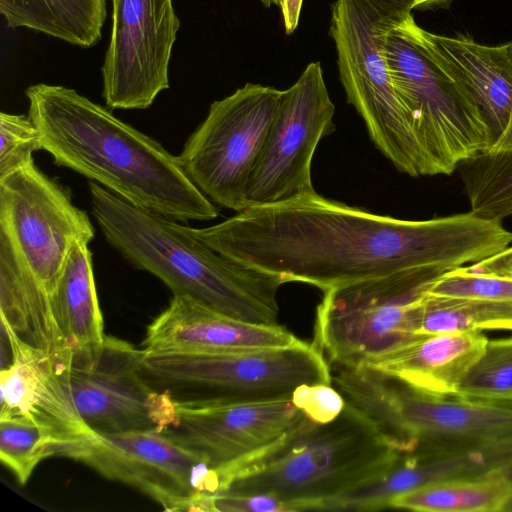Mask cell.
I'll list each match as a JSON object with an SVG mask.
<instances>
[{
    "mask_svg": "<svg viewBox=\"0 0 512 512\" xmlns=\"http://www.w3.org/2000/svg\"><path fill=\"white\" fill-rule=\"evenodd\" d=\"M487 341L478 331L420 334L359 366L390 374L431 396H457L464 376Z\"/></svg>",
    "mask_w": 512,
    "mask_h": 512,
    "instance_id": "obj_20",
    "label": "cell"
},
{
    "mask_svg": "<svg viewBox=\"0 0 512 512\" xmlns=\"http://www.w3.org/2000/svg\"><path fill=\"white\" fill-rule=\"evenodd\" d=\"M335 106L319 62L283 90L279 109L245 193V208L315 193L311 163L320 140L334 131Z\"/></svg>",
    "mask_w": 512,
    "mask_h": 512,
    "instance_id": "obj_13",
    "label": "cell"
},
{
    "mask_svg": "<svg viewBox=\"0 0 512 512\" xmlns=\"http://www.w3.org/2000/svg\"><path fill=\"white\" fill-rule=\"evenodd\" d=\"M303 0H281V15L284 29L287 34H291L296 29Z\"/></svg>",
    "mask_w": 512,
    "mask_h": 512,
    "instance_id": "obj_32",
    "label": "cell"
},
{
    "mask_svg": "<svg viewBox=\"0 0 512 512\" xmlns=\"http://www.w3.org/2000/svg\"><path fill=\"white\" fill-rule=\"evenodd\" d=\"M176 407V422L164 433L212 467L222 487L237 467L269 448L305 417L291 400L176 402Z\"/></svg>",
    "mask_w": 512,
    "mask_h": 512,
    "instance_id": "obj_16",
    "label": "cell"
},
{
    "mask_svg": "<svg viewBox=\"0 0 512 512\" xmlns=\"http://www.w3.org/2000/svg\"><path fill=\"white\" fill-rule=\"evenodd\" d=\"M0 227L49 294L71 248L89 244L94 226L68 190L26 163L0 177Z\"/></svg>",
    "mask_w": 512,
    "mask_h": 512,
    "instance_id": "obj_14",
    "label": "cell"
},
{
    "mask_svg": "<svg viewBox=\"0 0 512 512\" xmlns=\"http://www.w3.org/2000/svg\"><path fill=\"white\" fill-rule=\"evenodd\" d=\"M179 28L172 0H112L111 35L101 68L108 107L146 109L169 88Z\"/></svg>",
    "mask_w": 512,
    "mask_h": 512,
    "instance_id": "obj_15",
    "label": "cell"
},
{
    "mask_svg": "<svg viewBox=\"0 0 512 512\" xmlns=\"http://www.w3.org/2000/svg\"><path fill=\"white\" fill-rule=\"evenodd\" d=\"M291 401L318 424L335 420L346 404L342 395L328 384H302L293 391Z\"/></svg>",
    "mask_w": 512,
    "mask_h": 512,
    "instance_id": "obj_30",
    "label": "cell"
},
{
    "mask_svg": "<svg viewBox=\"0 0 512 512\" xmlns=\"http://www.w3.org/2000/svg\"><path fill=\"white\" fill-rule=\"evenodd\" d=\"M42 149L140 208L167 218L212 220L218 210L178 156L74 89L39 83L25 91Z\"/></svg>",
    "mask_w": 512,
    "mask_h": 512,
    "instance_id": "obj_2",
    "label": "cell"
},
{
    "mask_svg": "<svg viewBox=\"0 0 512 512\" xmlns=\"http://www.w3.org/2000/svg\"><path fill=\"white\" fill-rule=\"evenodd\" d=\"M445 271L414 267L323 291L312 344L331 366L355 367L417 338L422 300Z\"/></svg>",
    "mask_w": 512,
    "mask_h": 512,
    "instance_id": "obj_9",
    "label": "cell"
},
{
    "mask_svg": "<svg viewBox=\"0 0 512 512\" xmlns=\"http://www.w3.org/2000/svg\"><path fill=\"white\" fill-rule=\"evenodd\" d=\"M0 307L1 327L58 362L70 364L72 349L56 323L47 291L1 227Z\"/></svg>",
    "mask_w": 512,
    "mask_h": 512,
    "instance_id": "obj_21",
    "label": "cell"
},
{
    "mask_svg": "<svg viewBox=\"0 0 512 512\" xmlns=\"http://www.w3.org/2000/svg\"><path fill=\"white\" fill-rule=\"evenodd\" d=\"M457 396L512 400V337L487 341L464 376Z\"/></svg>",
    "mask_w": 512,
    "mask_h": 512,
    "instance_id": "obj_27",
    "label": "cell"
},
{
    "mask_svg": "<svg viewBox=\"0 0 512 512\" xmlns=\"http://www.w3.org/2000/svg\"><path fill=\"white\" fill-rule=\"evenodd\" d=\"M260 2L266 7L271 8L272 6H278L281 5V0H260Z\"/></svg>",
    "mask_w": 512,
    "mask_h": 512,
    "instance_id": "obj_34",
    "label": "cell"
},
{
    "mask_svg": "<svg viewBox=\"0 0 512 512\" xmlns=\"http://www.w3.org/2000/svg\"><path fill=\"white\" fill-rule=\"evenodd\" d=\"M92 214L107 242L136 268L159 278L223 316L278 325L283 280L227 258L187 233L173 219L140 208L89 182Z\"/></svg>",
    "mask_w": 512,
    "mask_h": 512,
    "instance_id": "obj_3",
    "label": "cell"
},
{
    "mask_svg": "<svg viewBox=\"0 0 512 512\" xmlns=\"http://www.w3.org/2000/svg\"><path fill=\"white\" fill-rule=\"evenodd\" d=\"M304 343L286 328L258 325L218 314L186 297L169 306L147 327V351H238L293 347Z\"/></svg>",
    "mask_w": 512,
    "mask_h": 512,
    "instance_id": "obj_18",
    "label": "cell"
},
{
    "mask_svg": "<svg viewBox=\"0 0 512 512\" xmlns=\"http://www.w3.org/2000/svg\"><path fill=\"white\" fill-rule=\"evenodd\" d=\"M384 53L432 176L489 151L492 134L481 108L412 15L387 34Z\"/></svg>",
    "mask_w": 512,
    "mask_h": 512,
    "instance_id": "obj_6",
    "label": "cell"
},
{
    "mask_svg": "<svg viewBox=\"0 0 512 512\" xmlns=\"http://www.w3.org/2000/svg\"><path fill=\"white\" fill-rule=\"evenodd\" d=\"M419 7H432L448 3L450 0H415Z\"/></svg>",
    "mask_w": 512,
    "mask_h": 512,
    "instance_id": "obj_33",
    "label": "cell"
},
{
    "mask_svg": "<svg viewBox=\"0 0 512 512\" xmlns=\"http://www.w3.org/2000/svg\"><path fill=\"white\" fill-rule=\"evenodd\" d=\"M9 361L1 366L0 418L25 417L59 439L54 448L91 432L79 415L69 386V368L1 327ZM54 450V451H55Z\"/></svg>",
    "mask_w": 512,
    "mask_h": 512,
    "instance_id": "obj_17",
    "label": "cell"
},
{
    "mask_svg": "<svg viewBox=\"0 0 512 512\" xmlns=\"http://www.w3.org/2000/svg\"><path fill=\"white\" fill-rule=\"evenodd\" d=\"M0 177L33 161L41 150L40 133L29 116L0 113Z\"/></svg>",
    "mask_w": 512,
    "mask_h": 512,
    "instance_id": "obj_29",
    "label": "cell"
},
{
    "mask_svg": "<svg viewBox=\"0 0 512 512\" xmlns=\"http://www.w3.org/2000/svg\"><path fill=\"white\" fill-rule=\"evenodd\" d=\"M331 385L399 453L512 439V400L422 393L368 366L331 367Z\"/></svg>",
    "mask_w": 512,
    "mask_h": 512,
    "instance_id": "obj_7",
    "label": "cell"
},
{
    "mask_svg": "<svg viewBox=\"0 0 512 512\" xmlns=\"http://www.w3.org/2000/svg\"><path fill=\"white\" fill-rule=\"evenodd\" d=\"M430 46L453 69L481 108L492 134L486 155H512V51L475 42L464 35L424 30Z\"/></svg>",
    "mask_w": 512,
    "mask_h": 512,
    "instance_id": "obj_19",
    "label": "cell"
},
{
    "mask_svg": "<svg viewBox=\"0 0 512 512\" xmlns=\"http://www.w3.org/2000/svg\"><path fill=\"white\" fill-rule=\"evenodd\" d=\"M148 382L174 401L243 404L291 400L302 384L331 385V368L313 344L238 351L142 350Z\"/></svg>",
    "mask_w": 512,
    "mask_h": 512,
    "instance_id": "obj_8",
    "label": "cell"
},
{
    "mask_svg": "<svg viewBox=\"0 0 512 512\" xmlns=\"http://www.w3.org/2000/svg\"><path fill=\"white\" fill-rule=\"evenodd\" d=\"M290 512L281 500L263 494L239 495L221 493L208 502L207 512Z\"/></svg>",
    "mask_w": 512,
    "mask_h": 512,
    "instance_id": "obj_31",
    "label": "cell"
},
{
    "mask_svg": "<svg viewBox=\"0 0 512 512\" xmlns=\"http://www.w3.org/2000/svg\"><path fill=\"white\" fill-rule=\"evenodd\" d=\"M282 90L247 83L214 101L178 156L195 186L212 202L236 212L279 109Z\"/></svg>",
    "mask_w": 512,
    "mask_h": 512,
    "instance_id": "obj_10",
    "label": "cell"
},
{
    "mask_svg": "<svg viewBox=\"0 0 512 512\" xmlns=\"http://www.w3.org/2000/svg\"><path fill=\"white\" fill-rule=\"evenodd\" d=\"M483 330L512 331V301L424 296L419 334Z\"/></svg>",
    "mask_w": 512,
    "mask_h": 512,
    "instance_id": "obj_25",
    "label": "cell"
},
{
    "mask_svg": "<svg viewBox=\"0 0 512 512\" xmlns=\"http://www.w3.org/2000/svg\"><path fill=\"white\" fill-rule=\"evenodd\" d=\"M183 229L219 254L257 270L329 288L414 267L445 272L512 243L500 219L471 210L426 220L374 214L317 192L254 206L206 228Z\"/></svg>",
    "mask_w": 512,
    "mask_h": 512,
    "instance_id": "obj_1",
    "label": "cell"
},
{
    "mask_svg": "<svg viewBox=\"0 0 512 512\" xmlns=\"http://www.w3.org/2000/svg\"><path fill=\"white\" fill-rule=\"evenodd\" d=\"M510 275L512 276V264H511V269H510Z\"/></svg>",
    "mask_w": 512,
    "mask_h": 512,
    "instance_id": "obj_38",
    "label": "cell"
},
{
    "mask_svg": "<svg viewBox=\"0 0 512 512\" xmlns=\"http://www.w3.org/2000/svg\"><path fill=\"white\" fill-rule=\"evenodd\" d=\"M333 421L306 415L289 433L247 461L228 494L273 496L290 512L308 511L386 473L400 453L356 408L345 402Z\"/></svg>",
    "mask_w": 512,
    "mask_h": 512,
    "instance_id": "obj_4",
    "label": "cell"
},
{
    "mask_svg": "<svg viewBox=\"0 0 512 512\" xmlns=\"http://www.w3.org/2000/svg\"><path fill=\"white\" fill-rule=\"evenodd\" d=\"M504 473L506 474V476L510 479V481L512 482V467L508 468L507 470L504 471Z\"/></svg>",
    "mask_w": 512,
    "mask_h": 512,
    "instance_id": "obj_35",
    "label": "cell"
},
{
    "mask_svg": "<svg viewBox=\"0 0 512 512\" xmlns=\"http://www.w3.org/2000/svg\"><path fill=\"white\" fill-rule=\"evenodd\" d=\"M58 437L49 428L25 417L0 418V460L25 485L36 466L53 456Z\"/></svg>",
    "mask_w": 512,
    "mask_h": 512,
    "instance_id": "obj_26",
    "label": "cell"
},
{
    "mask_svg": "<svg viewBox=\"0 0 512 512\" xmlns=\"http://www.w3.org/2000/svg\"><path fill=\"white\" fill-rule=\"evenodd\" d=\"M427 294L512 301V277L488 270L478 262L445 272Z\"/></svg>",
    "mask_w": 512,
    "mask_h": 512,
    "instance_id": "obj_28",
    "label": "cell"
},
{
    "mask_svg": "<svg viewBox=\"0 0 512 512\" xmlns=\"http://www.w3.org/2000/svg\"><path fill=\"white\" fill-rule=\"evenodd\" d=\"M504 512H512V498L509 501V503L507 504Z\"/></svg>",
    "mask_w": 512,
    "mask_h": 512,
    "instance_id": "obj_36",
    "label": "cell"
},
{
    "mask_svg": "<svg viewBox=\"0 0 512 512\" xmlns=\"http://www.w3.org/2000/svg\"><path fill=\"white\" fill-rule=\"evenodd\" d=\"M512 482L504 471L431 483L402 493L389 508L421 512H504Z\"/></svg>",
    "mask_w": 512,
    "mask_h": 512,
    "instance_id": "obj_24",
    "label": "cell"
},
{
    "mask_svg": "<svg viewBox=\"0 0 512 512\" xmlns=\"http://www.w3.org/2000/svg\"><path fill=\"white\" fill-rule=\"evenodd\" d=\"M54 456L82 462L125 483L166 511H206L210 498L221 492L217 472L160 431H91L60 445Z\"/></svg>",
    "mask_w": 512,
    "mask_h": 512,
    "instance_id": "obj_11",
    "label": "cell"
},
{
    "mask_svg": "<svg viewBox=\"0 0 512 512\" xmlns=\"http://www.w3.org/2000/svg\"><path fill=\"white\" fill-rule=\"evenodd\" d=\"M10 28L26 27L90 48L101 39L106 0H0Z\"/></svg>",
    "mask_w": 512,
    "mask_h": 512,
    "instance_id": "obj_23",
    "label": "cell"
},
{
    "mask_svg": "<svg viewBox=\"0 0 512 512\" xmlns=\"http://www.w3.org/2000/svg\"><path fill=\"white\" fill-rule=\"evenodd\" d=\"M141 358L142 350L113 336L99 346L72 350L69 386L91 431L165 432L175 424L176 401L148 382Z\"/></svg>",
    "mask_w": 512,
    "mask_h": 512,
    "instance_id": "obj_12",
    "label": "cell"
},
{
    "mask_svg": "<svg viewBox=\"0 0 512 512\" xmlns=\"http://www.w3.org/2000/svg\"><path fill=\"white\" fill-rule=\"evenodd\" d=\"M509 46H510V49H511V51H512V41H511V42H509Z\"/></svg>",
    "mask_w": 512,
    "mask_h": 512,
    "instance_id": "obj_37",
    "label": "cell"
},
{
    "mask_svg": "<svg viewBox=\"0 0 512 512\" xmlns=\"http://www.w3.org/2000/svg\"><path fill=\"white\" fill-rule=\"evenodd\" d=\"M418 8L415 0H336L329 33L347 101L375 146L401 172L432 176L410 118L393 87L384 53L387 34Z\"/></svg>",
    "mask_w": 512,
    "mask_h": 512,
    "instance_id": "obj_5",
    "label": "cell"
},
{
    "mask_svg": "<svg viewBox=\"0 0 512 512\" xmlns=\"http://www.w3.org/2000/svg\"><path fill=\"white\" fill-rule=\"evenodd\" d=\"M48 295L56 323L72 350L102 344L106 335L88 244L71 248Z\"/></svg>",
    "mask_w": 512,
    "mask_h": 512,
    "instance_id": "obj_22",
    "label": "cell"
}]
</instances>
